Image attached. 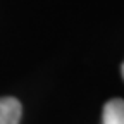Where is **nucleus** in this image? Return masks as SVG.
Returning <instances> with one entry per match:
<instances>
[{
	"label": "nucleus",
	"mask_w": 124,
	"mask_h": 124,
	"mask_svg": "<svg viewBox=\"0 0 124 124\" xmlns=\"http://www.w3.org/2000/svg\"><path fill=\"white\" fill-rule=\"evenodd\" d=\"M102 122L103 124H124V100L121 98L108 100L103 107Z\"/></svg>",
	"instance_id": "f03ea898"
},
{
	"label": "nucleus",
	"mask_w": 124,
	"mask_h": 124,
	"mask_svg": "<svg viewBox=\"0 0 124 124\" xmlns=\"http://www.w3.org/2000/svg\"><path fill=\"white\" fill-rule=\"evenodd\" d=\"M122 76H124V64H122Z\"/></svg>",
	"instance_id": "7ed1b4c3"
},
{
	"label": "nucleus",
	"mask_w": 124,
	"mask_h": 124,
	"mask_svg": "<svg viewBox=\"0 0 124 124\" xmlns=\"http://www.w3.org/2000/svg\"><path fill=\"white\" fill-rule=\"evenodd\" d=\"M23 114L21 102L14 97H0V124H19Z\"/></svg>",
	"instance_id": "f257e3e1"
}]
</instances>
